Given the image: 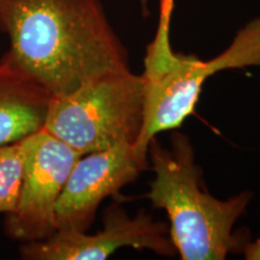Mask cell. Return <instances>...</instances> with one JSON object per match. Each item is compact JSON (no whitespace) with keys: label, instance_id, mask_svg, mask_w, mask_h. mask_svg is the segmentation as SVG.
Here are the masks:
<instances>
[{"label":"cell","instance_id":"obj_4","mask_svg":"<svg viewBox=\"0 0 260 260\" xmlns=\"http://www.w3.org/2000/svg\"><path fill=\"white\" fill-rule=\"evenodd\" d=\"M146 82L132 70L107 73L52 96L44 129L81 154L138 144L145 121Z\"/></svg>","mask_w":260,"mask_h":260},{"label":"cell","instance_id":"obj_6","mask_svg":"<svg viewBox=\"0 0 260 260\" xmlns=\"http://www.w3.org/2000/svg\"><path fill=\"white\" fill-rule=\"evenodd\" d=\"M147 249L161 256H175L169 225L141 210L132 217L118 203L104 210L103 229L95 234L57 230L41 241L24 242L19 255L25 260H104L121 248Z\"/></svg>","mask_w":260,"mask_h":260},{"label":"cell","instance_id":"obj_10","mask_svg":"<svg viewBox=\"0 0 260 260\" xmlns=\"http://www.w3.org/2000/svg\"><path fill=\"white\" fill-rule=\"evenodd\" d=\"M242 254L246 260H260V237L255 241H249L243 248Z\"/></svg>","mask_w":260,"mask_h":260},{"label":"cell","instance_id":"obj_9","mask_svg":"<svg viewBox=\"0 0 260 260\" xmlns=\"http://www.w3.org/2000/svg\"><path fill=\"white\" fill-rule=\"evenodd\" d=\"M21 141L0 146V213L15 207L22 178Z\"/></svg>","mask_w":260,"mask_h":260},{"label":"cell","instance_id":"obj_7","mask_svg":"<svg viewBox=\"0 0 260 260\" xmlns=\"http://www.w3.org/2000/svg\"><path fill=\"white\" fill-rule=\"evenodd\" d=\"M149 167L148 152L121 144L83 154L75 162L56 207L57 230L88 232L106 198H117Z\"/></svg>","mask_w":260,"mask_h":260},{"label":"cell","instance_id":"obj_5","mask_svg":"<svg viewBox=\"0 0 260 260\" xmlns=\"http://www.w3.org/2000/svg\"><path fill=\"white\" fill-rule=\"evenodd\" d=\"M22 178L15 207L4 214V232L32 242L57 232L56 207L80 152L45 129L21 140Z\"/></svg>","mask_w":260,"mask_h":260},{"label":"cell","instance_id":"obj_3","mask_svg":"<svg viewBox=\"0 0 260 260\" xmlns=\"http://www.w3.org/2000/svg\"><path fill=\"white\" fill-rule=\"evenodd\" d=\"M175 0H160L159 24L146 47L145 121L136 146L148 152L159 133L178 129L193 115L205 82L219 71L260 67V16L240 29L230 46L217 57L201 60L175 52L170 24Z\"/></svg>","mask_w":260,"mask_h":260},{"label":"cell","instance_id":"obj_1","mask_svg":"<svg viewBox=\"0 0 260 260\" xmlns=\"http://www.w3.org/2000/svg\"><path fill=\"white\" fill-rule=\"evenodd\" d=\"M0 32L10 57L52 96L130 69L100 0H0Z\"/></svg>","mask_w":260,"mask_h":260},{"label":"cell","instance_id":"obj_8","mask_svg":"<svg viewBox=\"0 0 260 260\" xmlns=\"http://www.w3.org/2000/svg\"><path fill=\"white\" fill-rule=\"evenodd\" d=\"M51 99L52 94L5 52L0 58V146L44 129Z\"/></svg>","mask_w":260,"mask_h":260},{"label":"cell","instance_id":"obj_2","mask_svg":"<svg viewBox=\"0 0 260 260\" xmlns=\"http://www.w3.org/2000/svg\"><path fill=\"white\" fill-rule=\"evenodd\" d=\"M170 148L157 139L148 145V159L154 172L146 198L155 209L167 212L171 241L182 260H224L230 253H242L249 242L247 230L234 226L251 203L245 190L226 200L217 199L203 184V170L195 160L189 138L172 130Z\"/></svg>","mask_w":260,"mask_h":260}]
</instances>
